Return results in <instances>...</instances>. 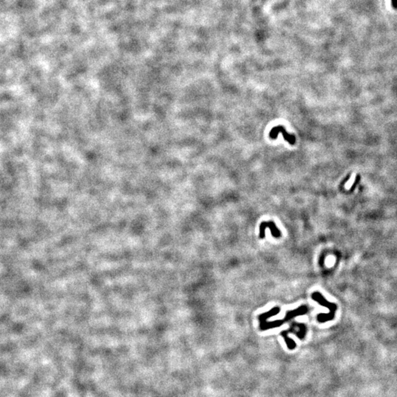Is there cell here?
Here are the masks:
<instances>
[{"label": "cell", "instance_id": "1", "mask_svg": "<svg viewBox=\"0 0 397 397\" xmlns=\"http://www.w3.org/2000/svg\"><path fill=\"white\" fill-rule=\"evenodd\" d=\"M281 132L282 135H283L285 140L290 143L291 145L295 144L296 143V138L293 135H291L289 134L288 132H286V129L283 126H274V127L272 129L271 132L269 133V137L271 139H276L278 137V134Z\"/></svg>", "mask_w": 397, "mask_h": 397}, {"label": "cell", "instance_id": "2", "mask_svg": "<svg viewBox=\"0 0 397 397\" xmlns=\"http://www.w3.org/2000/svg\"><path fill=\"white\" fill-rule=\"evenodd\" d=\"M266 227H269L270 230H271L272 235L275 238L280 237V232L278 229V228L276 227L274 222H262L260 227V237L263 238L265 237V230Z\"/></svg>", "mask_w": 397, "mask_h": 397}, {"label": "cell", "instance_id": "3", "mask_svg": "<svg viewBox=\"0 0 397 397\" xmlns=\"http://www.w3.org/2000/svg\"><path fill=\"white\" fill-rule=\"evenodd\" d=\"M284 336H285V340H286V344H287V346H288V349H294L295 348H296V343H295V342L293 341L292 339H291V338H289L286 337V335H284Z\"/></svg>", "mask_w": 397, "mask_h": 397}, {"label": "cell", "instance_id": "4", "mask_svg": "<svg viewBox=\"0 0 397 397\" xmlns=\"http://www.w3.org/2000/svg\"><path fill=\"white\" fill-rule=\"evenodd\" d=\"M355 179H356V174H352L351 178H350L349 180L347 182V183H346V188H347L348 189L350 188H351L352 185H353L354 183V180H355ZM347 188H346V189H347Z\"/></svg>", "mask_w": 397, "mask_h": 397}, {"label": "cell", "instance_id": "5", "mask_svg": "<svg viewBox=\"0 0 397 397\" xmlns=\"http://www.w3.org/2000/svg\"><path fill=\"white\" fill-rule=\"evenodd\" d=\"M391 5L394 10H397V0H391Z\"/></svg>", "mask_w": 397, "mask_h": 397}]
</instances>
